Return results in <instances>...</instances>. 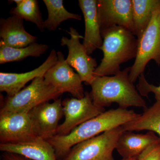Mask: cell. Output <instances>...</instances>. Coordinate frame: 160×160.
<instances>
[{"mask_svg": "<svg viewBox=\"0 0 160 160\" xmlns=\"http://www.w3.org/2000/svg\"><path fill=\"white\" fill-rule=\"evenodd\" d=\"M139 115L133 110L119 107L110 109L80 125L67 135H56L47 141L53 146L58 160H62L77 144L122 126Z\"/></svg>", "mask_w": 160, "mask_h": 160, "instance_id": "1", "label": "cell"}, {"mask_svg": "<svg viewBox=\"0 0 160 160\" xmlns=\"http://www.w3.org/2000/svg\"><path fill=\"white\" fill-rule=\"evenodd\" d=\"M129 71L130 66L114 75L96 77L89 93L93 104L104 108L114 103L123 109L147 108L146 101L129 78Z\"/></svg>", "mask_w": 160, "mask_h": 160, "instance_id": "2", "label": "cell"}, {"mask_svg": "<svg viewBox=\"0 0 160 160\" xmlns=\"http://www.w3.org/2000/svg\"><path fill=\"white\" fill-rule=\"evenodd\" d=\"M103 58L94 72L95 77L112 76L121 71V65L137 54V38L129 30L116 26L101 32Z\"/></svg>", "mask_w": 160, "mask_h": 160, "instance_id": "3", "label": "cell"}, {"mask_svg": "<svg viewBox=\"0 0 160 160\" xmlns=\"http://www.w3.org/2000/svg\"><path fill=\"white\" fill-rule=\"evenodd\" d=\"M61 95L45 82L44 77L36 78L30 85L14 95L5 98L0 115L28 113L40 104L58 98Z\"/></svg>", "mask_w": 160, "mask_h": 160, "instance_id": "4", "label": "cell"}, {"mask_svg": "<svg viewBox=\"0 0 160 160\" xmlns=\"http://www.w3.org/2000/svg\"><path fill=\"white\" fill-rule=\"evenodd\" d=\"M138 40L137 54L129 73L133 83L144 73L151 60L160 66V2L155 8L149 25Z\"/></svg>", "mask_w": 160, "mask_h": 160, "instance_id": "5", "label": "cell"}, {"mask_svg": "<svg viewBox=\"0 0 160 160\" xmlns=\"http://www.w3.org/2000/svg\"><path fill=\"white\" fill-rule=\"evenodd\" d=\"M124 131L122 126H118L81 142L73 146L62 160H115L113 151Z\"/></svg>", "mask_w": 160, "mask_h": 160, "instance_id": "6", "label": "cell"}, {"mask_svg": "<svg viewBox=\"0 0 160 160\" xmlns=\"http://www.w3.org/2000/svg\"><path fill=\"white\" fill-rule=\"evenodd\" d=\"M62 106L65 120L58 127L56 135H67L80 125L106 111L105 108L93 104L87 92L82 98L65 99Z\"/></svg>", "mask_w": 160, "mask_h": 160, "instance_id": "7", "label": "cell"}, {"mask_svg": "<svg viewBox=\"0 0 160 160\" xmlns=\"http://www.w3.org/2000/svg\"><path fill=\"white\" fill-rule=\"evenodd\" d=\"M67 32L70 35V38L62 37L61 40V46H67L69 50L66 62L75 69L83 82L91 85L95 78L94 72L98 67L96 60L88 54L85 47L80 42V40L83 37L76 29L70 27Z\"/></svg>", "mask_w": 160, "mask_h": 160, "instance_id": "8", "label": "cell"}, {"mask_svg": "<svg viewBox=\"0 0 160 160\" xmlns=\"http://www.w3.org/2000/svg\"><path fill=\"white\" fill-rule=\"evenodd\" d=\"M57 55V62L44 76L45 82L61 94L68 92L76 98H84L85 92L79 75L67 63L62 52H58Z\"/></svg>", "mask_w": 160, "mask_h": 160, "instance_id": "9", "label": "cell"}, {"mask_svg": "<svg viewBox=\"0 0 160 160\" xmlns=\"http://www.w3.org/2000/svg\"><path fill=\"white\" fill-rule=\"evenodd\" d=\"M39 137L29 113L0 115V144L25 142Z\"/></svg>", "mask_w": 160, "mask_h": 160, "instance_id": "10", "label": "cell"}, {"mask_svg": "<svg viewBox=\"0 0 160 160\" xmlns=\"http://www.w3.org/2000/svg\"><path fill=\"white\" fill-rule=\"evenodd\" d=\"M101 31L119 26L132 33V0H97Z\"/></svg>", "mask_w": 160, "mask_h": 160, "instance_id": "11", "label": "cell"}, {"mask_svg": "<svg viewBox=\"0 0 160 160\" xmlns=\"http://www.w3.org/2000/svg\"><path fill=\"white\" fill-rule=\"evenodd\" d=\"M28 113L39 137L49 140L56 135L59 122L64 116L62 98L40 104Z\"/></svg>", "mask_w": 160, "mask_h": 160, "instance_id": "12", "label": "cell"}, {"mask_svg": "<svg viewBox=\"0 0 160 160\" xmlns=\"http://www.w3.org/2000/svg\"><path fill=\"white\" fill-rule=\"evenodd\" d=\"M57 61V52L52 49L43 64L32 71L20 73L0 72V91L6 92L7 96L14 95L30 81L36 78L44 77Z\"/></svg>", "mask_w": 160, "mask_h": 160, "instance_id": "13", "label": "cell"}, {"mask_svg": "<svg viewBox=\"0 0 160 160\" xmlns=\"http://www.w3.org/2000/svg\"><path fill=\"white\" fill-rule=\"evenodd\" d=\"M78 4L85 22L82 44L90 55L95 50L99 49L103 44L98 16L97 0H79Z\"/></svg>", "mask_w": 160, "mask_h": 160, "instance_id": "14", "label": "cell"}, {"mask_svg": "<svg viewBox=\"0 0 160 160\" xmlns=\"http://www.w3.org/2000/svg\"><path fill=\"white\" fill-rule=\"evenodd\" d=\"M24 20L15 16L0 20V46L12 48H24L36 42L38 37L27 32Z\"/></svg>", "mask_w": 160, "mask_h": 160, "instance_id": "15", "label": "cell"}, {"mask_svg": "<svg viewBox=\"0 0 160 160\" xmlns=\"http://www.w3.org/2000/svg\"><path fill=\"white\" fill-rule=\"evenodd\" d=\"M0 150L21 155L32 160H58L49 141L38 138L25 142L0 144Z\"/></svg>", "mask_w": 160, "mask_h": 160, "instance_id": "16", "label": "cell"}, {"mask_svg": "<svg viewBox=\"0 0 160 160\" xmlns=\"http://www.w3.org/2000/svg\"><path fill=\"white\" fill-rule=\"evenodd\" d=\"M158 142L160 138L153 132L138 134L124 131L118 140L116 149L122 158L137 157L149 146Z\"/></svg>", "mask_w": 160, "mask_h": 160, "instance_id": "17", "label": "cell"}, {"mask_svg": "<svg viewBox=\"0 0 160 160\" xmlns=\"http://www.w3.org/2000/svg\"><path fill=\"white\" fill-rule=\"evenodd\" d=\"M125 131L148 130L153 132L160 138V102H156L145 109L142 114L122 126Z\"/></svg>", "mask_w": 160, "mask_h": 160, "instance_id": "18", "label": "cell"}, {"mask_svg": "<svg viewBox=\"0 0 160 160\" xmlns=\"http://www.w3.org/2000/svg\"><path fill=\"white\" fill-rule=\"evenodd\" d=\"M132 33L139 38L149 25L160 0H132Z\"/></svg>", "mask_w": 160, "mask_h": 160, "instance_id": "19", "label": "cell"}, {"mask_svg": "<svg viewBox=\"0 0 160 160\" xmlns=\"http://www.w3.org/2000/svg\"><path fill=\"white\" fill-rule=\"evenodd\" d=\"M48 11V18L44 21V29L50 31L56 30L60 24L69 19L81 21L82 17L78 14L67 11L63 5L62 0H43Z\"/></svg>", "mask_w": 160, "mask_h": 160, "instance_id": "20", "label": "cell"}, {"mask_svg": "<svg viewBox=\"0 0 160 160\" xmlns=\"http://www.w3.org/2000/svg\"><path fill=\"white\" fill-rule=\"evenodd\" d=\"M48 49L47 45L36 42L24 48H15L0 46V64L19 62L29 57H39Z\"/></svg>", "mask_w": 160, "mask_h": 160, "instance_id": "21", "label": "cell"}, {"mask_svg": "<svg viewBox=\"0 0 160 160\" xmlns=\"http://www.w3.org/2000/svg\"><path fill=\"white\" fill-rule=\"evenodd\" d=\"M16 6L10 10L12 15L35 24L41 32L45 30L44 21L37 0H15Z\"/></svg>", "mask_w": 160, "mask_h": 160, "instance_id": "22", "label": "cell"}, {"mask_svg": "<svg viewBox=\"0 0 160 160\" xmlns=\"http://www.w3.org/2000/svg\"><path fill=\"white\" fill-rule=\"evenodd\" d=\"M137 89L142 97L148 98V95L152 92L154 95L156 101L160 102V85L155 86L149 84L146 80L144 73L141 74L138 78Z\"/></svg>", "mask_w": 160, "mask_h": 160, "instance_id": "23", "label": "cell"}, {"mask_svg": "<svg viewBox=\"0 0 160 160\" xmlns=\"http://www.w3.org/2000/svg\"><path fill=\"white\" fill-rule=\"evenodd\" d=\"M138 160H160V142L148 147L137 157Z\"/></svg>", "mask_w": 160, "mask_h": 160, "instance_id": "24", "label": "cell"}, {"mask_svg": "<svg viewBox=\"0 0 160 160\" xmlns=\"http://www.w3.org/2000/svg\"><path fill=\"white\" fill-rule=\"evenodd\" d=\"M2 160H32L21 155L9 152H3Z\"/></svg>", "mask_w": 160, "mask_h": 160, "instance_id": "25", "label": "cell"}, {"mask_svg": "<svg viewBox=\"0 0 160 160\" xmlns=\"http://www.w3.org/2000/svg\"><path fill=\"white\" fill-rule=\"evenodd\" d=\"M121 160H138L137 157L128 158H122Z\"/></svg>", "mask_w": 160, "mask_h": 160, "instance_id": "26", "label": "cell"}]
</instances>
